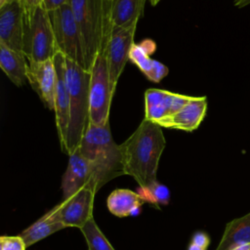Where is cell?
Returning a JSON list of instances; mask_svg holds the SVG:
<instances>
[{"label":"cell","mask_w":250,"mask_h":250,"mask_svg":"<svg viewBox=\"0 0 250 250\" xmlns=\"http://www.w3.org/2000/svg\"><path fill=\"white\" fill-rule=\"evenodd\" d=\"M165 145L162 127L145 118L135 132L119 145L124 175L133 177L140 188L154 183Z\"/></svg>","instance_id":"1"},{"label":"cell","mask_w":250,"mask_h":250,"mask_svg":"<svg viewBox=\"0 0 250 250\" xmlns=\"http://www.w3.org/2000/svg\"><path fill=\"white\" fill-rule=\"evenodd\" d=\"M78 150L91 164L92 181L98 190L110 180L124 175L120 146L113 141L109 121L104 125L89 123Z\"/></svg>","instance_id":"2"},{"label":"cell","mask_w":250,"mask_h":250,"mask_svg":"<svg viewBox=\"0 0 250 250\" xmlns=\"http://www.w3.org/2000/svg\"><path fill=\"white\" fill-rule=\"evenodd\" d=\"M65 73L70 99V119L65 145L62 150L70 155L79 148L90 123L91 73L68 58H65Z\"/></svg>","instance_id":"3"},{"label":"cell","mask_w":250,"mask_h":250,"mask_svg":"<svg viewBox=\"0 0 250 250\" xmlns=\"http://www.w3.org/2000/svg\"><path fill=\"white\" fill-rule=\"evenodd\" d=\"M110 0H68L82 37L86 70L90 71L110 21Z\"/></svg>","instance_id":"4"},{"label":"cell","mask_w":250,"mask_h":250,"mask_svg":"<svg viewBox=\"0 0 250 250\" xmlns=\"http://www.w3.org/2000/svg\"><path fill=\"white\" fill-rule=\"evenodd\" d=\"M111 30L110 17L102 46L90 70V123L94 125H104L109 121L110 104L115 92L110 82L107 63V45Z\"/></svg>","instance_id":"5"},{"label":"cell","mask_w":250,"mask_h":250,"mask_svg":"<svg viewBox=\"0 0 250 250\" xmlns=\"http://www.w3.org/2000/svg\"><path fill=\"white\" fill-rule=\"evenodd\" d=\"M59 52L49 13L42 6L24 22L23 54L28 62H42L53 60Z\"/></svg>","instance_id":"6"},{"label":"cell","mask_w":250,"mask_h":250,"mask_svg":"<svg viewBox=\"0 0 250 250\" xmlns=\"http://www.w3.org/2000/svg\"><path fill=\"white\" fill-rule=\"evenodd\" d=\"M49 16L59 52L86 69L82 37L70 6L65 4Z\"/></svg>","instance_id":"7"},{"label":"cell","mask_w":250,"mask_h":250,"mask_svg":"<svg viewBox=\"0 0 250 250\" xmlns=\"http://www.w3.org/2000/svg\"><path fill=\"white\" fill-rule=\"evenodd\" d=\"M97 186L90 181L82 188L66 199H62L59 206V214L65 228L72 227L81 229L93 218V207Z\"/></svg>","instance_id":"8"},{"label":"cell","mask_w":250,"mask_h":250,"mask_svg":"<svg viewBox=\"0 0 250 250\" xmlns=\"http://www.w3.org/2000/svg\"><path fill=\"white\" fill-rule=\"evenodd\" d=\"M137 23L125 27H113L107 45V63L110 82L115 90L118 79L129 60L130 50L134 44Z\"/></svg>","instance_id":"9"},{"label":"cell","mask_w":250,"mask_h":250,"mask_svg":"<svg viewBox=\"0 0 250 250\" xmlns=\"http://www.w3.org/2000/svg\"><path fill=\"white\" fill-rule=\"evenodd\" d=\"M24 13L20 0L0 7V43L23 54Z\"/></svg>","instance_id":"10"},{"label":"cell","mask_w":250,"mask_h":250,"mask_svg":"<svg viewBox=\"0 0 250 250\" xmlns=\"http://www.w3.org/2000/svg\"><path fill=\"white\" fill-rule=\"evenodd\" d=\"M53 61L57 73V87L55 95L54 111L56 116L57 131L61 143V147L62 149L65 145L70 119V99L66 82L65 57L61 52H58L55 55Z\"/></svg>","instance_id":"11"},{"label":"cell","mask_w":250,"mask_h":250,"mask_svg":"<svg viewBox=\"0 0 250 250\" xmlns=\"http://www.w3.org/2000/svg\"><path fill=\"white\" fill-rule=\"evenodd\" d=\"M191 96L172 93L167 90L147 89L145 93V118L154 123L178 112Z\"/></svg>","instance_id":"12"},{"label":"cell","mask_w":250,"mask_h":250,"mask_svg":"<svg viewBox=\"0 0 250 250\" xmlns=\"http://www.w3.org/2000/svg\"><path fill=\"white\" fill-rule=\"evenodd\" d=\"M27 81L49 108L55 107V95L57 87V73L54 61L49 60L42 62H28Z\"/></svg>","instance_id":"13"},{"label":"cell","mask_w":250,"mask_h":250,"mask_svg":"<svg viewBox=\"0 0 250 250\" xmlns=\"http://www.w3.org/2000/svg\"><path fill=\"white\" fill-rule=\"evenodd\" d=\"M207 111L206 97H191V99L174 115L158 121L162 128H172L187 132L194 131L201 124Z\"/></svg>","instance_id":"14"},{"label":"cell","mask_w":250,"mask_h":250,"mask_svg":"<svg viewBox=\"0 0 250 250\" xmlns=\"http://www.w3.org/2000/svg\"><path fill=\"white\" fill-rule=\"evenodd\" d=\"M93 178V171L89 161L77 149L69 155L67 168L62 176V189L63 199L70 197Z\"/></svg>","instance_id":"15"},{"label":"cell","mask_w":250,"mask_h":250,"mask_svg":"<svg viewBox=\"0 0 250 250\" xmlns=\"http://www.w3.org/2000/svg\"><path fill=\"white\" fill-rule=\"evenodd\" d=\"M64 228V225L60 219L59 206L56 205L35 223L25 229L21 233V236L23 238L26 247H28Z\"/></svg>","instance_id":"16"},{"label":"cell","mask_w":250,"mask_h":250,"mask_svg":"<svg viewBox=\"0 0 250 250\" xmlns=\"http://www.w3.org/2000/svg\"><path fill=\"white\" fill-rule=\"evenodd\" d=\"M25 55L16 52L0 43V67L8 78L16 85L22 86L27 81Z\"/></svg>","instance_id":"17"},{"label":"cell","mask_w":250,"mask_h":250,"mask_svg":"<svg viewBox=\"0 0 250 250\" xmlns=\"http://www.w3.org/2000/svg\"><path fill=\"white\" fill-rule=\"evenodd\" d=\"M146 0H111L110 17L113 27H125L138 23L143 16Z\"/></svg>","instance_id":"18"},{"label":"cell","mask_w":250,"mask_h":250,"mask_svg":"<svg viewBox=\"0 0 250 250\" xmlns=\"http://www.w3.org/2000/svg\"><path fill=\"white\" fill-rule=\"evenodd\" d=\"M143 203L144 200L138 192L126 188L113 190L106 200L109 212L120 218L136 214Z\"/></svg>","instance_id":"19"},{"label":"cell","mask_w":250,"mask_h":250,"mask_svg":"<svg viewBox=\"0 0 250 250\" xmlns=\"http://www.w3.org/2000/svg\"><path fill=\"white\" fill-rule=\"evenodd\" d=\"M247 243H250V212L227 224L216 250H231Z\"/></svg>","instance_id":"20"},{"label":"cell","mask_w":250,"mask_h":250,"mask_svg":"<svg viewBox=\"0 0 250 250\" xmlns=\"http://www.w3.org/2000/svg\"><path fill=\"white\" fill-rule=\"evenodd\" d=\"M155 50V44L151 40H144L140 44L134 43L129 54V60L135 63L138 68L146 76L149 77L155 64V60H152L149 55Z\"/></svg>","instance_id":"21"},{"label":"cell","mask_w":250,"mask_h":250,"mask_svg":"<svg viewBox=\"0 0 250 250\" xmlns=\"http://www.w3.org/2000/svg\"><path fill=\"white\" fill-rule=\"evenodd\" d=\"M80 230L85 237L88 250H115L99 229L94 218L89 220Z\"/></svg>","instance_id":"22"},{"label":"cell","mask_w":250,"mask_h":250,"mask_svg":"<svg viewBox=\"0 0 250 250\" xmlns=\"http://www.w3.org/2000/svg\"><path fill=\"white\" fill-rule=\"evenodd\" d=\"M138 193L144 201L155 205H166L169 202L170 192L166 186L155 181L146 188H139Z\"/></svg>","instance_id":"23"},{"label":"cell","mask_w":250,"mask_h":250,"mask_svg":"<svg viewBox=\"0 0 250 250\" xmlns=\"http://www.w3.org/2000/svg\"><path fill=\"white\" fill-rule=\"evenodd\" d=\"M26 244L21 235H3L0 238V250H25Z\"/></svg>","instance_id":"24"},{"label":"cell","mask_w":250,"mask_h":250,"mask_svg":"<svg viewBox=\"0 0 250 250\" xmlns=\"http://www.w3.org/2000/svg\"><path fill=\"white\" fill-rule=\"evenodd\" d=\"M24 13V22L30 21L39 7L43 6V0H20ZM44 7V6H43Z\"/></svg>","instance_id":"25"},{"label":"cell","mask_w":250,"mask_h":250,"mask_svg":"<svg viewBox=\"0 0 250 250\" xmlns=\"http://www.w3.org/2000/svg\"><path fill=\"white\" fill-rule=\"evenodd\" d=\"M191 242L203 248H207V246L209 245V237L206 233L202 231H197L193 234Z\"/></svg>","instance_id":"26"},{"label":"cell","mask_w":250,"mask_h":250,"mask_svg":"<svg viewBox=\"0 0 250 250\" xmlns=\"http://www.w3.org/2000/svg\"><path fill=\"white\" fill-rule=\"evenodd\" d=\"M67 1L68 0H43V6L49 13L67 4Z\"/></svg>","instance_id":"27"},{"label":"cell","mask_w":250,"mask_h":250,"mask_svg":"<svg viewBox=\"0 0 250 250\" xmlns=\"http://www.w3.org/2000/svg\"><path fill=\"white\" fill-rule=\"evenodd\" d=\"M247 5H250V0H235L234 1V6L238 7V8H242Z\"/></svg>","instance_id":"28"},{"label":"cell","mask_w":250,"mask_h":250,"mask_svg":"<svg viewBox=\"0 0 250 250\" xmlns=\"http://www.w3.org/2000/svg\"><path fill=\"white\" fill-rule=\"evenodd\" d=\"M231 250H250V243L238 245V246L234 247V248H233V249H231Z\"/></svg>","instance_id":"29"},{"label":"cell","mask_w":250,"mask_h":250,"mask_svg":"<svg viewBox=\"0 0 250 250\" xmlns=\"http://www.w3.org/2000/svg\"><path fill=\"white\" fill-rule=\"evenodd\" d=\"M188 250H206V248H203V247L198 246V245H196V244H194V243L191 242V243L189 244Z\"/></svg>","instance_id":"30"},{"label":"cell","mask_w":250,"mask_h":250,"mask_svg":"<svg viewBox=\"0 0 250 250\" xmlns=\"http://www.w3.org/2000/svg\"><path fill=\"white\" fill-rule=\"evenodd\" d=\"M11 1H13V0H0V7L4 6L5 4H7V3L11 2Z\"/></svg>","instance_id":"31"},{"label":"cell","mask_w":250,"mask_h":250,"mask_svg":"<svg viewBox=\"0 0 250 250\" xmlns=\"http://www.w3.org/2000/svg\"><path fill=\"white\" fill-rule=\"evenodd\" d=\"M149 1H150V3H151L152 6H155L156 4H158V2H159L160 0H149Z\"/></svg>","instance_id":"32"},{"label":"cell","mask_w":250,"mask_h":250,"mask_svg":"<svg viewBox=\"0 0 250 250\" xmlns=\"http://www.w3.org/2000/svg\"><path fill=\"white\" fill-rule=\"evenodd\" d=\"M110 1H111V0H110Z\"/></svg>","instance_id":"33"}]
</instances>
